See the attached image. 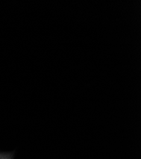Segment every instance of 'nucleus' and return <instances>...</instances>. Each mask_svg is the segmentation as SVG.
<instances>
[{"label": "nucleus", "instance_id": "obj_1", "mask_svg": "<svg viewBox=\"0 0 141 159\" xmlns=\"http://www.w3.org/2000/svg\"><path fill=\"white\" fill-rule=\"evenodd\" d=\"M2 159H7V158H2Z\"/></svg>", "mask_w": 141, "mask_h": 159}]
</instances>
